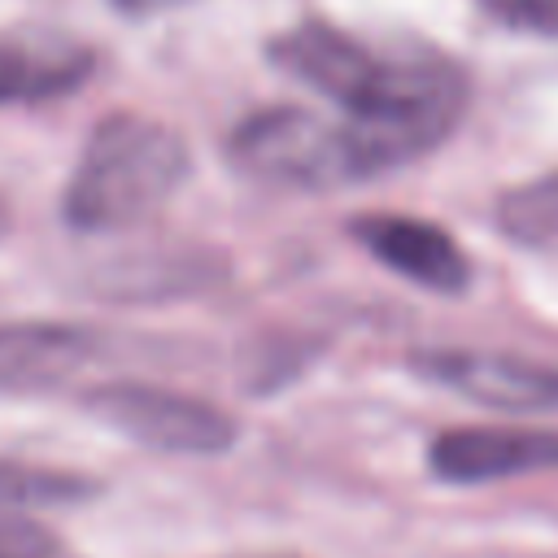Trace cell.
I'll return each mask as SVG.
<instances>
[{"label":"cell","mask_w":558,"mask_h":558,"mask_svg":"<svg viewBox=\"0 0 558 558\" xmlns=\"http://www.w3.org/2000/svg\"><path fill=\"white\" fill-rule=\"evenodd\" d=\"M192 174L187 140L144 113L100 118L61 192V218L74 231H122L157 214Z\"/></svg>","instance_id":"7a4b0ae2"},{"label":"cell","mask_w":558,"mask_h":558,"mask_svg":"<svg viewBox=\"0 0 558 558\" xmlns=\"http://www.w3.org/2000/svg\"><path fill=\"white\" fill-rule=\"evenodd\" d=\"M100 340L74 323H0V397H39L65 388Z\"/></svg>","instance_id":"9c48e42d"},{"label":"cell","mask_w":558,"mask_h":558,"mask_svg":"<svg viewBox=\"0 0 558 558\" xmlns=\"http://www.w3.org/2000/svg\"><path fill=\"white\" fill-rule=\"evenodd\" d=\"M9 231V205H4V196H0V235Z\"/></svg>","instance_id":"9a60e30c"},{"label":"cell","mask_w":558,"mask_h":558,"mask_svg":"<svg viewBox=\"0 0 558 558\" xmlns=\"http://www.w3.org/2000/svg\"><path fill=\"white\" fill-rule=\"evenodd\" d=\"M0 558H78V554L65 549L57 532L17 514H0Z\"/></svg>","instance_id":"7c38bea8"},{"label":"cell","mask_w":558,"mask_h":558,"mask_svg":"<svg viewBox=\"0 0 558 558\" xmlns=\"http://www.w3.org/2000/svg\"><path fill=\"white\" fill-rule=\"evenodd\" d=\"M100 484L78 471L61 466H31V462H0V510H26V506H74L96 497Z\"/></svg>","instance_id":"30bf717a"},{"label":"cell","mask_w":558,"mask_h":558,"mask_svg":"<svg viewBox=\"0 0 558 558\" xmlns=\"http://www.w3.org/2000/svg\"><path fill=\"white\" fill-rule=\"evenodd\" d=\"M427 466L445 484H488L558 466V432L545 427H449L432 440Z\"/></svg>","instance_id":"8992f818"},{"label":"cell","mask_w":558,"mask_h":558,"mask_svg":"<svg viewBox=\"0 0 558 558\" xmlns=\"http://www.w3.org/2000/svg\"><path fill=\"white\" fill-rule=\"evenodd\" d=\"M118 13H126V17H153V13H166V9H179V4H187V0H109Z\"/></svg>","instance_id":"5bb4252c"},{"label":"cell","mask_w":558,"mask_h":558,"mask_svg":"<svg viewBox=\"0 0 558 558\" xmlns=\"http://www.w3.org/2000/svg\"><path fill=\"white\" fill-rule=\"evenodd\" d=\"M83 410L100 418L105 427L122 432L126 440L157 449V453L209 458V453H227L240 440V427L222 405L201 401L179 388H157V384H135V379L87 388Z\"/></svg>","instance_id":"277c9868"},{"label":"cell","mask_w":558,"mask_h":558,"mask_svg":"<svg viewBox=\"0 0 558 558\" xmlns=\"http://www.w3.org/2000/svg\"><path fill=\"white\" fill-rule=\"evenodd\" d=\"M96 74V48L70 31H0V105H44L78 92Z\"/></svg>","instance_id":"52a82bcc"},{"label":"cell","mask_w":558,"mask_h":558,"mask_svg":"<svg viewBox=\"0 0 558 558\" xmlns=\"http://www.w3.org/2000/svg\"><path fill=\"white\" fill-rule=\"evenodd\" d=\"M353 240L384 262L388 270H397L401 279L432 288V292H462L471 283V262L458 248V240L423 218L410 214H362L349 222Z\"/></svg>","instance_id":"ba28073f"},{"label":"cell","mask_w":558,"mask_h":558,"mask_svg":"<svg viewBox=\"0 0 558 558\" xmlns=\"http://www.w3.org/2000/svg\"><path fill=\"white\" fill-rule=\"evenodd\" d=\"M410 366L423 379L488 410H510V414L558 410V366L549 362H532L519 353H488V349H418Z\"/></svg>","instance_id":"5b68a950"},{"label":"cell","mask_w":558,"mask_h":558,"mask_svg":"<svg viewBox=\"0 0 558 558\" xmlns=\"http://www.w3.org/2000/svg\"><path fill=\"white\" fill-rule=\"evenodd\" d=\"M484 9L506 26L558 35V0H484Z\"/></svg>","instance_id":"4fadbf2b"},{"label":"cell","mask_w":558,"mask_h":558,"mask_svg":"<svg viewBox=\"0 0 558 558\" xmlns=\"http://www.w3.org/2000/svg\"><path fill=\"white\" fill-rule=\"evenodd\" d=\"M227 153L253 179L305 187V192L349 187V183H366L397 170L392 157L362 126L344 118H323L296 105L248 113L231 131Z\"/></svg>","instance_id":"3957f363"},{"label":"cell","mask_w":558,"mask_h":558,"mask_svg":"<svg viewBox=\"0 0 558 558\" xmlns=\"http://www.w3.org/2000/svg\"><path fill=\"white\" fill-rule=\"evenodd\" d=\"M497 227L527 248L558 244V170L510 187L497 201Z\"/></svg>","instance_id":"8fae6325"},{"label":"cell","mask_w":558,"mask_h":558,"mask_svg":"<svg viewBox=\"0 0 558 558\" xmlns=\"http://www.w3.org/2000/svg\"><path fill=\"white\" fill-rule=\"evenodd\" d=\"M266 57L288 78L331 100L344 122L362 126L397 170L440 148L462 122L471 96L453 57L414 39L371 44L323 17L270 35Z\"/></svg>","instance_id":"6da1fadb"}]
</instances>
